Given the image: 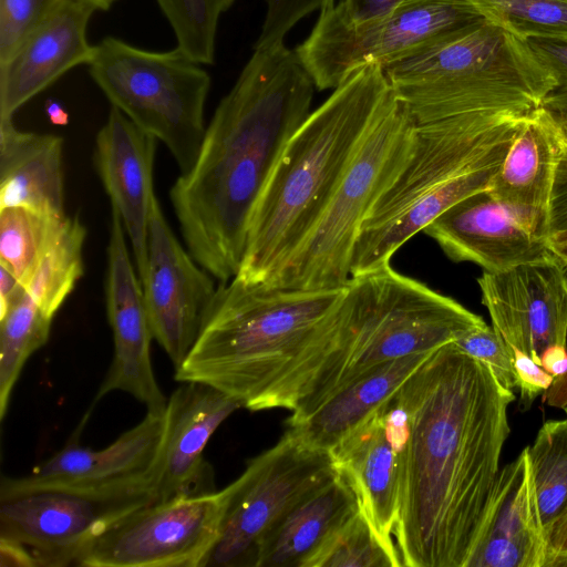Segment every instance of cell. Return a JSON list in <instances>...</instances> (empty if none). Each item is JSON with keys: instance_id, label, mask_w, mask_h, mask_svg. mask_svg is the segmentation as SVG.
<instances>
[{"instance_id": "603a6c76", "label": "cell", "mask_w": 567, "mask_h": 567, "mask_svg": "<svg viewBox=\"0 0 567 567\" xmlns=\"http://www.w3.org/2000/svg\"><path fill=\"white\" fill-rule=\"evenodd\" d=\"M423 231L453 261H470L487 272L553 258L545 240L522 227L485 190L457 202Z\"/></svg>"}, {"instance_id": "f35d334b", "label": "cell", "mask_w": 567, "mask_h": 567, "mask_svg": "<svg viewBox=\"0 0 567 567\" xmlns=\"http://www.w3.org/2000/svg\"><path fill=\"white\" fill-rule=\"evenodd\" d=\"M512 355L519 389L518 406L523 411L529 409L535 399L551 385L554 377L527 353L514 349Z\"/></svg>"}, {"instance_id": "7dc6e473", "label": "cell", "mask_w": 567, "mask_h": 567, "mask_svg": "<svg viewBox=\"0 0 567 567\" xmlns=\"http://www.w3.org/2000/svg\"><path fill=\"white\" fill-rule=\"evenodd\" d=\"M21 287L22 285L16 276L0 266V309L7 306Z\"/></svg>"}, {"instance_id": "ba28073f", "label": "cell", "mask_w": 567, "mask_h": 567, "mask_svg": "<svg viewBox=\"0 0 567 567\" xmlns=\"http://www.w3.org/2000/svg\"><path fill=\"white\" fill-rule=\"evenodd\" d=\"M414 132L413 118L393 92L318 220L265 285L318 290L342 288L350 281V260L361 226L406 163Z\"/></svg>"}, {"instance_id": "8d00e7d4", "label": "cell", "mask_w": 567, "mask_h": 567, "mask_svg": "<svg viewBox=\"0 0 567 567\" xmlns=\"http://www.w3.org/2000/svg\"><path fill=\"white\" fill-rule=\"evenodd\" d=\"M331 0H265L267 11L254 49L284 42L285 35L307 14L321 10Z\"/></svg>"}, {"instance_id": "7a4b0ae2", "label": "cell", "mask_w": 567, "mask_h": 567, "mask_svg": "<svg viewBox=\"0 0 567 567\" xmlns=\"http://www.w3.org/2000/svg\"><path fill=\"white\" fill-rule=\"evenodd\" d=\"M316 85L285 43L254 49L169 198L187 250L219 284L238 272L252 209Z\"/></svg>"}, {"instance_id": "9a60e30c", "label": "cell", "mask_w": 567, "mask_h": 567, "mask_svg": "<svg viewBox=\"0 0 567 567\" xmlns=\"http://www.w3.org/2000/svg\"><path fill=\"white\" fill-rule=\"evenodd\" d=\"M177 240L156 196L141 278L153 338L177 369L193 348L217 287Z\"/></svg>"}, {"instance_id": "ab89813d", "label": "cell", "mask_w": 567, "mask_h": 567, "mask_svg": "<svg viewBox=\"0 0 567 567\" xmlns=\"http://www.w3.org/2000/svg\"><path fill=\"white\" fill-rule=\"evenodd\" d=\"M558 117L565 133V146L553 187L549 233L567 228V116L558 115Z\"/></svg>"}, {"instance_id": "ffe728a7", "label": "cell", "mask_w": 567, "mask_h": 567, "mask_svg": "<svg viewBox=\"0 0 567 567\" xmlns=\"http://www.w3.org/2000/svg\"><path fill=\"white\" fill-rule=\"evenodd\" d=\"M565 146L558 116L539 106L519 124L487 192L527 231L549 233L556 171Z\"/></svg>"}, {"instance_id": "d590c367", "label": "cell", "mask_w": 567, "mask_h": 567, "mask_svg": "<svg viewBox=\"0 0 567 567\" xmlns=\"http://www.w3.org/2000/svg\"><path fill=\"white\" fill-rule=\"evenodd\" d=\"M453 342L471 357L487 364L506 389L517 388L513 355L492 326L484 323L472 328Z\"/></svg>"}, {"instance_id": "3957f363", "label": "cell", "mask_w": 567, "mask_h": 567, "mask_svg": "<svg viewBox=\"0 0 567 567\" xmlns=\"http://www.w3.org/2000/svg\"><path fill=\"white\" fill-rule=\"evenodd\" d=\"M346 287L219 284L175 380L210 385L250 411H292L330 348Z\"/></svg>"}, {"instance_id": "8fae6325", "label": "cell", "mask_w": 567, "mask_h": 567, "mask_svg": "<svg viewBox=\"0 0 567 567\" xmlns=\"http://www.w3.org/2000/svg\"><path fill=\"white\" fill-rule=\"evenodd\" d=\"M337 473L330 452L308 447L288 429L226 486L228 504L220 536L204 567H256L265 535Z\"/></svg>"}, {"instance_id": "5bb4252c", "label": "cell", "mask_w": 567, "mask_h": 567, "mask_svg": "<svg viewBox=\"0 0 567 567\" xmlns=\"http://www.w3.org/2000/svg\"><path fill=\"white\" fill-rule=\"evenodd\" d=\"M165 430V411L148 412L113 443L93 450L76 442L38 465L23 477H2L0 499L44 491L113 492L152 488Z\"/></svg>"}, {"instance_id": "2e32d148", "label": "cell", "mask_w": 567, "mask_h": 567, "mask_svg": "<svg viewBox=\"0 0 567 567\" xmlns=\"http://www.w3.org/2000/svg\"><path fill=\"white\" fill-rule=\"evenodd\" d=\"M492 327L511 353L518 349L540 364L543 351L567 343V267L555 256L477 278Z\"/></svg>"}, {"instance_id": "83f0119b", "label": "cell", "mask_w": 567, "mask_h": 567, "mask_svg": "<svg viewBox=\"0 0 567 567\" xmlns=\"http://www.w3.org/2000/svg\"><path fill=\"white\" fill-rule=\"evenodd\" d=\"M49 317L22 286L0 309V417L6 416L10 396L30 355L49 339Z\"/></svg>"}, {"instance_id": "bcb514c9", "label": "cell", "mask_w": 567, "mask_h": 567, "mask_svg": "<svg viewBox=\"0 0 567 567\" xmlns=\"http://www.w3.org/2000/svg\"><path fill=\"white\" fill-rule=\"evenodd\" d=\"M544 240L548 250L567 267V228L549 233Z\"/></svg>"}, {"instance_id": "44dd1931", "label": "cell", "mask_w": 567, "mask_h": 567, "mask_svg": "<svg viewBox=\"0 0 567 567\" xmlns=\"http://www.w3.org/2000/svg\"><path fill=\"white\" fill-rule=\"evenodd\" d=\"M96 11L91 0H63L0 64V120L13 118L68 71L91 62L95 45L87 40V27Z\"/></svg>"}, {"instance_id": "ac0fdd59", "label": "cell", "mask_w": 567, "mask_h": 567, "mask_svg": "<svg viewBox=\"0 0 567 567\" xmlns=\"http://www.w3.org/2000/svg\"><path fill=\"white\" fill-rule=\"evenodd\" d=\"M243 404L200 382H182L167 399L154 502L215 492L204 450L221 423Z\"/></svg>"}, {"instance_id": "c3c4849f", "label": "cell", "mask_w": 567, "mask_h": 567, "mask_svg": "<svg viewBox=\"0 0 567 567\" xmlns=\"http://www.w3.org/2000/svg\"><path fill=\"white\" fill-rule=\"evenodd\" d=\"M47 113L53 124L65 125L69 122L68 113L56 102L52 101L47 105Z\"/></svg>"}, {"instance_id": "277c9868", "label": "cell", "mask_w": 567, "mask_h": 567, "mask_svg": "<svg viewBox=\"0 0 567 567\" xmlns=\"http://www.w3.org/2000/svg\"><path fill=\"white\" fill-rule=\"evenodd\" d=\"M393 96L380 64L337 86L282 150L250 215L234 278L267 284L307 237L340 179Z\"/></svg>"}, {"instance_id": "60d3db41", "label": "cell", "mask_w": 567, "mask_h": 567, "mask_svg": "<svg viewBox=\"0 0 567 567\" xmlns=\"http://www.w3.org/2000/svg\"><path fill=\"white\" fill-rule=\"evenodd\" d=\"M412 0H343L344 13L352 22H364L383 17Z\"/></svg>"}, {"instance_id": "9c48e42d", "label": "cell", "mask_w": 567, "mask_h": 567, "mask_svg": "<svg viewBox=\"0 0 567 567\" xmlns=\"http://www.w3.org/2000/svg\"><path fill=\"white\" fill-rule=\"evenodd\" d=\"M87 66L112 106L161 141L186 173L207 127L208 72L177 49L151 51L111 35L95 45Z\"/></svg>"}, {"instance_id": "1f68e13d", "label": "cell", "mask_w": 567, "mask_h": 567, "mask_svg": "<svg viewBox=\"0 0 567 567\" xmlns=\"http://www.w3.org/2000/svg\"><path fill=\"white\" fill-rule=\"evenodd\" d=\"M307 567H402V560L393 542L383 538L360 508Z\"/></svg>"}, {"instance_id": "cb8c5ba5", "label": "cell", "mask_w": 567, "mask_h": 567, "mask_svg": "<svg viewBox=\"0 0 567 567\" xmlns=\"http://www.w3.org/2000/svg\"><path fill=\"white\" fill-rule=\"evenodd\" d=\"M393 398L330 451L337 468L351 482L360 508L385 539L394 532L399 506V427Z\"/></svg>"}, {"instance_id": "f6af8a7d", "label": "cell", "mask_w": 567, "mask_h": 567, "mask_svg": "<svg viewBox=\"0 0 567 567\" xmlns=\"http://www.w3.org/2000/svg\"><path fill=\"white\" fill-rule=\"evenodd\" d=\"M542 398L548 406L564 410L567 406V372L555 378Z\"/></svg>"}, {"instance_id": "52a82bcc", "label": "cell", "mask_w": 567, "mask_h": 567, "mask_svg": "<svg viewBox=\"0 0 567 567\" xmlns=\"http://www.w3.org/2000/svg\"><path fill=\"white\" fill-rule=\"evenodd\" d=\"M382 69L415 124L477 113H530L555 85L527 40L488 21Z\"/></svg>"}, {"instance_id": "4316f807", "label": "cell", "mask_w": 567, "mask_h": 567, "mask_svg": "<svg viewBox=\"0 0 567 567\" xmlns=\"http://www.w3.org/2000/svg\"><path fill=\"white\" fill-rule=\"evenodd\" d=\"M63 137L24 132L0 120V208L64 213Z\"/></svg>"}, {"instance_id": "30bf717a", "label": "cell", "mask_w": 567, "mask_h": 567, "mask_svg": "<svg viewBox=\"0 0 567 567\" xmlns=\"http://www.w3.org/2000/svg\"><path fill=\"white\" fill-rule=\"evenodd\" d=\"M484 21L468 0H412L383 17L352 22L341 2L331 0L295 52L317 90H334L365 65H384Z\"/></svg>"}, {"instance_id": "816d5d0a", "label": "cell", "mask_w": 567, "mask_h": 567, "mask_svg": "<svg viewBox=\"0 0 567 567\" xmlns=\"http://www.w3.org/2000/svg\"><path fill=\"white\" fill-rule=\"evenodd\" d=\"M564 411H565L566 419H567V406L564 409Z\"/></svg>"}, {"instance_id": "d4e9b609", "label": "cell", "mask_w": 567, "mask_h": 567, "mask_svg": "<svg viewBox=\"0 0 567 567\" xmlns=\"http://www.w3.org/2000/svg\"><path fill=\"white\" fill-rule=\"evenodd\" d=\"M359 511L360 503L351 482L338 470L265 535L256 567H307Z\"/></svg>"}, {"instance_id": "6da1fadb", "label": "cell", "mask_w": 567, "mask_h": 567, "mask_svg": "<svg viewBox=\"0 0 567 567\" xmlns=\"http://www.w3.org/2000/svg\"><path fill=\"white\" fill-rule=\"evenodd\" d=\"M512 390L454 342L433 351L393 398L399 427L402 566L464 567L509 435Z\"/></svg>"}, {"instance_id": "f907efd6", "label": "cell", "mask_w": 567, "mask_h": 567, "mask_svg": "<svg viewBox=\"0 0 567 567\" xmlns=\"http://www.w3.org/2000/svg\"><path fill=\"white\" fill-rule=\"evenodd\" d=\"M101 11L109 10L117 0H91Z\"/></svg>"}, {"instance_id": "f1b7e54d", "label": "cell", "mask_w": 567, "mask_h": 567, "mask_svg": "<svg viewBox=\"0 0 567 567\" xmlns=\"http://www.w3.org/2000/svg\"><path fill=\"white\" fill-rule=\"evenodd\" d=\"M86 228L78 217L65 225L44 251L24 288L51 318L73 291L83 276V246Z\"/></svg>"}, {"instance_id": "d6986e66", "label": "cell", "mask_w": 567, "mask_h": 567, "mask_svg": "<svg viewBox=\"0 0 567 567\" xmlns=\"http://www.w3.org/2000/svg\"><path fill=\"white\" fill-rule=\"evenodd\" d=\"M547 555L526 446L498 471L464 567H545Z\"/></svg>"}, {"instance_id": "836d02e7", "label": "cell", "mask_w": 567, "mask_h": 567, "mask_svg": "<svg viewBox=\"0 0 567 567\" xmlns=\"http://www.w3.org/2000/svg\"><path fill=\"white\" fill-rule=\"evenodd\" d=\"M468 1L486 21L525 40H567V0Z\"/></svg>"}, {"instance_id": "74e56055", "label": "cell", "mask_w": 567, "mask_h": 567, "mask_svg": "<svg viewBox=\"0 0 567 567\" xmlns=\"http://www.w3.org/2000/svg\"><path fill=\"white\" fill-rule=\"evenodd\" d=\"M527 41L555 80L542 106L553 113L567 115V40L533 38Z\"/></svg>"}, {"instance_id": "484cf974", "label": "cell", "mask_w": 567, "mask_h": 567, "mask_svg": "<svg viewBox=\"0 0 567 567\" xmlns=\"http://www.w3.org/2000/svg\"><path fill=\"white\" fill-rule=\"evenodd\" d=\"M431 353L403 357L367 371L334 390L289 430L308 447L330 452L389 402Z\"/></svg>"}, {"instance_id": "f546056e", "label": "cell", "mask_w": 567, "mask_h": 567, "mask_svg": "<svg viewBox=\"0 0 567 567\" xmlns=\"http://www.w3.org/2000/svg\"><path fill=\"white\" fill-rule=\"evenodd\" d=\"M66 219L28 206L0 208V266L24 286Z\"/></svg>"}, {"instance_id": "5b68a950", "label": "cell", "mask_w": 567, "mask_h": 567, "mask_svg": "<svg viewBox=\"0 0 567 567\" xmlns=\"http://www.w3.org/2000/svg\"><path fill=\"white\" fill-rule=\"evenodd\" d=\"M529 113H477L415 124L411 154L361 226L351 278L388 265L396 250L463 198L485 190Z\"/></svg>"}, {"instance_id": "7c38bea8", "label": "cell", "mask_w": 567, "mask_h": 567, "mask_svg": "<svg viewBox=\"0 0 567 567\" xmlns=\"http://www.w3.org/2000/svg\"><path fill=\"white\" fill-rule=\"evenodd\" d=\"M228 504L219 492L151 503L126 515L83 554V567H204Z\"/></svg>"}, {"instance_id": "ee69618b", "label": "cell", "mask_w": 567, "mask_h": 567, "mask_svg": "<svg viewBox=\"0 0 567 567\" xmlns=\"http://www.w3.org/2000/svg\"><path fill=\"white\" fill-rule=\"evenodd\" d=\"M540 365L550 375L558 378L567 372V349L566 346L554 344L547 347L540 357Z\"/></svg>"}, {"instance_id": "7402d4cb", "label": "cell", "mask_w": 567, "mask_h": 567, "mask_svg": "<svg viewBox=\"0 0 567 567\" xmlns=\"http://www.w3.org/2000/svg\"><path fill=\"white\" fill-rule=\"evenodd\" d=\"M156 144L157 138L115 106L95 138L94 164L131 241L140 279L147 261Z\"/></svg>"}, {"instance_id": "e0dca14e", "label": "cell", "mask_w": 567, "mask_h": 567, "mask_svg": "<svg viewBox=\"0 0 567 567\" xmlns=\"http://www.w3.org/2000/svg\"><path fill=\"white\" fill-rule=\"evenodd\" d=\"M118 213L111 209L105 282L106 313L113 333V359L96 400L112 391L133 395L148 412H164L167 399L154 375L153 338L143 286L126 245Z\"/></svg>"}, {"instance_id": "681fc988", "label": "cell", "mask_w": 567, "mask_h": 567, "mask_svg": "<svg viewBox=\"0 0 567 567\" xmlns=\"http://www.w3.org/2000/svg\"><path fill=\"white\" fill-rule=\"evenodd\" d=\"M545 567H567V551L549 555L546 559Z\"/></svg>"}, {"instance_id": "7bdbcfd3", "label": "cell", "mask_w": 567, "mask_h": 567, "mask_svg": "<svg viewBox=\"0 0 567 567\" xmlns=\"http://www.w3.org/2000/svg\"><path fill=\"white\" fill-rule=\"evenodd\" d=\"M548 555L567 551V509L545 526Z\"/></svg>"}, {"instance_id": "4fadbf2b", "label": "cell", "mask_w": 567, "mask_h": 567, "mask_svg": "<svg viewBox=\"0 0 567 567\" xmlns=\"http://www.w3.org/2000/svg\"><path fill=\"white\" fill-rule=\"evenodd\" d=\"M153 502L152 488L24 493L0 499V537L27 547L38 567L78 565L102 534Z\"/></svg>"}, {"instance_id": "8992f818", "label": "cell", "mask_w": 567, "mask_h": 567, "mask_svg": "<svg viewBox=\"0 0 567 567\" xmlns=\"http://www.w3.org/2000/svg\"><path fill=\"white\" fill-rule=\"evenodd\" d=\"M484 323L456 300L390 265L351 278L339 305L332 343L301 391L288 425L307 417L334 390L367 371L433 352Z\"/></svg>"}, {"instance_id": "e575fe53", "label": "cell", "mask_w": 567, "mask_h": 567, "mask_svg": "<svg viewBox=\"0 0 567 567\" xmlns=\"http://www.w3.org/2000/svg\"><path fill=\"white\" fill-rule=\"evenodd\" d=\"M62 1L0 0V64L14 54Z\"/></svg>"}, {"instance_id": "b9f144b4", "label": "cell", "mask_w": 567, "mask_h": 567, "mask_svg": "<svg viewBox=\"0 0 567 567\" xmlns=\"http://www.w3.org/2000/svg\"><path fill=\"white\" fill-rule=\"evenodd\" d=\"M1 567H38V563L22 544L0 537Z\"/></svg>"}, {"instance_id": "d6a6232c", "label": "cell", "mask_w": 567, "mask_h": 567, "mask_svg": "<svg viewBox=\"0 0 567 567\" xmlns=\"http://www.w3.org/2000/svg\"><path fill=\"white\" fill-rule=\"evenodd\" d=\"M236 0H156L169 22L179 52L200 65L215 63L221 14Z\"/></svg>"}, {"instance_id": "4dcf8cb0", "label": "cell", "mask_w": 567, "mask_h": 567, "mask_svg": "<svg viewBox=\"0 0 567 567\" xmlns=\"http://www.w3.org/2000/svg\"><path fill=\"white\" fill-rule=\"evenodd\" d=\"M528 453L545 527L567 509V419L545 422Z\"/></svg>"}]
</instances>
